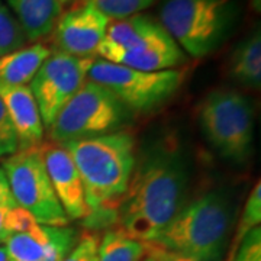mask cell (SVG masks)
Wrapping results in <instances>:
<instances>
[{
  "label": "cell",
  "instance_id": "5bb4252c",
  "mask_svg": "<svg viewBox=\"0 0 261 261\" xmlns=\"http://www.w3.org/2000/svg\"><path fill=\"white\" fill-rule=\"evenodd\" d=\"M0 99L5 103L16 132L19 149L41 147L44 144L45 126L29 86L0 87Z\"/></svg>",
  "mask_w": 261,
  "mask_h": 261
},
{
  "label": "cell",
  "instance_id": "83f0119b",
  "mask_svg": "<svg viewBox=\"0 0 261 261\" xmlns=\"http://www.w3.org/2000/svg\"><path fill=\"white\" fill-rule=\"evenodd\" d=\"M0 261H12L9 254H8V250H6V247L3 244L0 245Z\"/></svg>",
  "mask_w": 261,
  "mask_h": 261
},
{
  "label": "cell",
  "instance_id": "cb8c5ba5",
  "mask_svg": "<svg viewBox=\"0 0 261 261\" xmlns=\"http://www.w3.org/2000/svg\"><path fill=\"white\" fill-rule=\"evenodd\" d=\"M228 261H261V229H251Z\"/></svg>",
  "mask_w": 261,
  "mask_h": 261
},
{
  "label": "cell",
  "instance_id": "d4e9b609",
  "mask_svg": "<svg viewBox=\"0 0 261 261\" xmlns=\"http://www.w3.org/2000/svg\"><path fill=\"white\" fill-rule=\"evenodd\" d=\"M99 235L96 233H84L83 237L75 243L73 250L65 255L61 261H92L93 260L97 245H99Z\"/></svg>",
  "mask_w": 261,
  "mask_h": 261
},
{
  "label": "cell",
  "instance_id": "ba28073f",
  "mask_svg": "<svg viewBox=\"0 0 261 261\" xmlns=\"http://www.w3.org/2000/svg\"><path fill=\"white\" fill-rule=\"evenodd\" d=\"M2 168L19 207L32 215L38 224L67 226L70 221L48 177L41 147L18 149L3 160Z\"/></svg>",
  "mask_w": 261,
  "mask_h": 261
},
{
  "label": "cell",
  "instance_id": "7402d4cb",
  "mask_svg": "<svg viewBox=\"0 0 261 261\" xmlns=\"http://www.w3.org/2000/svg\"><path fill=\"white\" fill-rule=\"evenodd\" d=\"M38 224L34 216L22 207H0V245L10 235L22 232L31 228L32 225Z\"/></svg>",
  "mask_w": 261,
  "mask_h": 261
},
{
  "label": "cell",
  "instance_id": "4dcf8cb0",
  "mask_svg": "<svg viewBox=\"0 0 261 261\" xmlns=\"http://www.w3.org/2000/svg\"><path fill=\"white\" fill-rule=\"evenodd\" d=\"M144 261H154V260H151L149 257H147V258H145V260H144Z\"/></svg>",
  "mask_w": 261,
  "mask_h": 261
},
{
  "label": "cell",
  "instance_id": "30bf717a",
  "mask_svg": "<svg viewBox=\"0 0 261 261\" xmlns=\"http://www.w3.org/2000/svg\"><path fill=\"white\" fill-rule=\"evenodd\" d=\"M112 20L90 2L77 5L61 16L53 31V42L58 53L79 58H93Z\"/></svg>",
  "mask_w": 261,
  "mask_h": 261
},
{
  "label": "cell",
  "instance_id": "52a82bcc",
  "mask_svg": "<svg viewBox=\"0 0 261 261\" xmlns=\"http://www.w3.org/2000/svg\"><path fill=\"white\" fill-rule=\"evenodd\" d=\"M87 79L100 84L134 113L152 112L168 102L185 82L181 70L141 71L105 60H94Z\"/></svg>",
  "mask_w": 261,
  "mask_h": 261
},
{
  "label": "cell",
  "instance_id": "8992f818",
  "mask_svg": "<svg viewBox=\"0 0 261 261\" xmlns=\"http://www.w3.org/2000/svg\"><path fill=\"white\" fill-rule=\"evenodd\" d=\"M126 112L108 89L87 79L48 128L49 138L64 145L112 134L125 122Z\"/></svg>",
  "mask_w": 261,
  "mask_h": 261
},
{
  "label": "cell",
  "instance_id": "484cf974",
  "mask_svg": "<svg viewBox=\"0 0 261 261\" xmlns=\"http://www.w3.org/2000/svg\"><path fill=\"white\" fill-rule=\"evenodd\" d=\"M147 247V257H149L151 260L154 261H195L190 257H186L183 254H178V252L170 251L166 250L160 245L151 243H144Z\"/></svg>",
  "mask_w": 261,
  "mask_h": 261
},
{
  "label": "cell",
  "instance_id": "603a6c76",
  "mask_svg": "<svg viewBox=\"0 0 261 261\" xmlns=\"http://www.w3.org/2000/svg\"><path fill=\"white\" fill-rule=\"evenodd\" d=\"M19 149L16 132L10 122L5 103L0 99V160H5Z\"/></svg>",
  "mask_w": 261,
  "mask_h": 261
},
{
  "label": "cell",
  "instance_id": "7c38bea8",
  "mask_svg": "<svg viewBox=\"0 0 261 261\" xmlns=\"http://www.w3.org/2000/svg\"><path fill=\"white\" fill-rule=\"evenodd\" d=\"M41 151L48 177L68 221H84L90 211L86 203L83 181L70 152L56 142H44Z\"/></svg>",
  "mask_w": 261,
  "mask_h": 261
},
{
  "label": "cell",
  "instance_id": "4fadbf2b",
  "mask_svg": "<svg viewBox=\"0 0 261 261\" xmlns=\"http://www.w3.org/2000/svg\"><path fill=\"white\" fill-rule=\"evenodd\" d=\"M75 241V231L68 226L35 224L10 235L3 245L12 261H41L48 257H65Z\"/></svg>",
  "mask_w": 261,
  "mask_h": 261
},
{
  "label": "cell",
  "instance_id": "4316f807",
  "mask_svg": "<svg viewBox=\"0 0 261 261\" xmlns=\"http://www.w3.org/2000/svg\"><path fill=\"white\" fill-rule=\"evenodd\" d=\"M16 202L10 192L9 181L3 168L0 167V207H16Z\"/></svg>",
  "mask_w": 261,
  "mask_h": 261
},
{
  "label": "cell",
  "instance_id": "44dd1931",
  "mask_svg": "<svg viewBox=\"0 0 261 261\" xmlns=\"http://www.w3.org/2000/svg\"><path fill=\"white\" fill-rule=\"evenodd\" d=\"M111 20H121L149 8L155 0H87Z\"/></svg>",
  "mask_w": 261,
  "mask_h": 261
},
{
  "label": "cell",
  "instance_id": "3957f363",
  "mask_svg": "<svg viewBox=\"0 0 261 261\" xmlns=\"http://www.w3.org/2000/svg\"><path fill=\"white\" fill-rule=\"evenodd\" d=\"M231 229V209L224 196L207 192L183 206L149 241L195 261H219Z\"/></svg>",
  "mask_w": 261,
  "mask_h": 261
},
{
  "label": "cell",
  "instance_id": "ffe728a7",
  "mask_svg": "<svg viewBox=\"0 0 261 261\" xmlns=\"http://www.w3.org/2000/svg\"><path fill=\"white\" fill-rule=\"evenodd\" d=\"M261 222V185L260 180L255 183V186L252 187L251 193L247 199V203L244 206L243 215L238 221V226L235 231V237L231 244V250H229V258L232 257L235 250L238 248V245L241 244L245 235L250 232L251 229L260 226Z\"/></svg>",
  "mask_w": 261,
  "mask_h": 261
},
{
  "label": "cell",
  "instance_id": "7a4b0ae2",
  "mask_svg": "<svg viewBox=\"0 0 261 261\" xmlns=\"http://www.w3.org/2000/svg\"><path fill=\"white\" fill-rule=\"evenodd\" d=\"M83 181L90 214L84 225L99 229L116 224V211L137 163V142L126 130L64 144Z\"/></svg>",
  "mask_w": 261,
  "mask_h": 261
},
{
  "label": "cell",
  "instance_id": "8fae6325",
  "mask_svg": "<svg viewBox=\"0 0 261 261\" xmlns=\"http://www.w3.org/2000/svg\"><path fill=\"white\" fill-rule=\"evenodd\" d=\"M170 41L174 39L168 35L161 23L147 15L138 13L111 22L96 56L116 64L122 57L138 56Z\"/></svg>",
  "mask_w": 261,
  "mask_h": 261
},
{
  "label": "cell",
  "instance_id": "5b68a950",
  "mask_svg": "<svg viewBox=\"0 0 261 261\" xmlns=\"http://www.w3.org/2000/svg\"><path fill=\"white\" fill-rule=\"evenodd\" d=\"M197 121L221 157L240 164L251 157L254 109L248 97L232 89L214 90L199 105Z\"/></svg>",
  "mask_w": 261,
  "mask_h": 261
},
{
  "label": "cell",
  "instance_id": "e0dca14e",
  "mask_svg": "<svg viewBox=\"0 0 261 261\" xmlns=\"http://www.w3.org/2000/svg\"><path fill=\"white\" fill-rule=\"evenodd\" d=\"M228 73L235 82L252 90L261 86V35L260 28L254 29L243 39L231 54Z\"/></svg>",
  "mask_w": 261,
  "mask_h": 261
},
{
  "label": "cell",
  "instance_id": "9a60e30c",
  "mask_svg": "<svg viewBox=\"0 0 261 261\" xmlns=\"http://www.w3.org/2000/svg\"><path fill=\"white\" fill-rule=\"evenodd\" d=\"M6 5L29 42L51 35L63 13L58 0H6Z\"/></svg>",
  "mask_w": 261,
  "mask_h": 261
},
{
  "label": "cell",
  "instance_id": "6da1fadb",
  "mask_svg": "<svg viewBox=\"0 0 261 261\" xmlns=\"http://www.w3.org/2000/svg\"><path fill=\"white\" fill-rule=\"evenodd\" d=\"M187 164L174 141H161L142 154L118 211V229L149 243L186 205Z\"/></svg>",
  "mask_w": 261,
  "mask_h": 261
},
{
  "label": "cell",
  "instance_id": "f546056e",
  "mask_svg": "<svg viewBox=\"0 0 261 261\" xmlns=\"http://www.w3.org/2000/svg\"><path fill=\"white\" fill-rule=\"evenodd\" d=\"M252 2V8L257 10V12H260V0H251Z\"/></svg>",
  "mask_w": 261,
  "mask_h": 261
},
{
  "label": "cell",
  "instance_id": "277c9868",
  "mask_svg": "<svg viewBox=\"0 0 261 261\" xmlns=\"http://www.w3.org/2000/svg\"><path fill=\"white\" fill-rule=\"evenodd\" d=\"M235 0H164L161 27L195 58L212 54L231 32L237 18Z\"/></svg>",
  "mask_w": 261,
  "mask_h": 261
},
{
  "label": "cell",
  "instance_id": "ac0fdd59",
  "mask_svg": "<svg viewBox=\"0 0 261 261\" xmlns=\"http://www.w3.org/2000/svg\"><path fill=\"white\" fill-rule=\"evenodd\" d=\"M145 257V244L130 238L121 229H112L100 238L92 261H144Z\"/></svg>",
  "mask_w": 261,
  "mask_h": 261
},
{
  "label": "cell",
  "instance_id": "2e32d148",
  "mask_svg": "<svg viewBox=\"0 0 261 261\" xmlns=\"http://www.w3.org/2000/svg\"><path fill=\"white\" fill-rule=\"evenodd\" d=\"M49 54L44 44H32L0 57V87L28 86Z\"/></svg>",
  "mask_w": 261,
  "mask_h": 261
},
{
  "label": "cell",
  "instance_id": "9c48e42d",
  "mask_svg": "<svg viewBox=\"0 0 261 261\" xmlns=\"http://www.w3.org/2000/svg\"><path fill=\"white\" fill-rule=\"evenodd\" d=\"M94 58H79L64 53H51L38 68L29 89L37 100L38 109L49 128L65 103L74 96L87 80Z\"/></svg>",
  "mask_w": 261,
  "mask_h": 261
},
{
  "label": "cell",
  "instance_id": "d6986e66",
  "mask_svg": "<svg viewBox=\"0 0 261 261\" xmlns=\"http://www.w3.org/2000/svg\"><path fill=\"white\" fill-rule=\"evenodd\" d=\"M28 39L18 19L10 12L8 5L0 0V57L18 51L27 45Z\"/></svg>",
  "mask_w": 261,
  "mask_h": 261
},
{
  "label": "cell",
  "instance_id": "f1b7e54d",
  "mask_svg": "<svg viewBox=\"0 0 261 261\" xmlns=\"http://www.w3.org/2000/svg\"><path fill=\"white\" fill-rule=\"evenodd\" d=\"M60 2V5L64 8V6H67V5H71V3H75V2H79V0H58Z\"/></svg>",
  "mask_w": 261,
  "mask_h": 261
}]
</instances>
